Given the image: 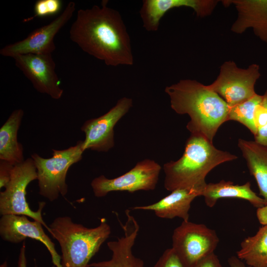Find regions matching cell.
Listing matches in <instances>:
<instances>
[{"label": "cell", "instance_id": "ba28073f", "mask_svg": "<svg viewBox=\"0 0 267 267\" xmlns=\"http://www.w3.org/2000/svg\"><path fill=\"white\" fill-rule=\"evenodd\" d=\"M259 66L252 64L240 68L234 61L224 62L216 80L208 88L218 94L229 107L242 103L255 95V85L260 78Z\"/></svg>", "mask_w": 267, "mask_h": 267}, {"label": "cell", "instance_id": "52a82bcc", "mask_svg": "<svg viewBox=\"0 0 267 267\" xmlns=\"http://www.w3.org/2000/svg\"><path fill=\"white\" fill-rule=\"evenodd\" d=\"M219 238L206 225L183 221L172 235V248L183 267H192L199 261L214 253Z\"/></svg>", "mask_w": 267, "mask_h": 267}, {"label": "cell", "instance_id": "1f68e13d", "mask_svg": "<svg viewBox=\"0 0 267 267\" xmlns=\"http://www.w3.org/2000/svg\"><path fill=\"white\" fill-rule=\"evenodd\" d=\"M35 267H38L37 265H35Z\"/></svg>", "mask_w": 267, "mask_h": 267}, {"label": "cell", "instance_id": "ac0fdd59", "mask_svg": "<svg viewBox=\"0 0 267 267\" xmlns=\"http://www.w3.org/2000/svg\"><path fill=\"white\" fill-rule=\"evenodd\" d=\"M201 196L204 197L206 205L210 208L214 207L219 199L225 198L245 200L257 208L267 205L263 198L252 190L249 181L242 185L234 184L231 181L224 180L207 183Z\"/></svg>", "mask_w": 267, "mask_h": 267}, {"label": "cell", "instance_id": "603a6c76", "mask_svg": "<svg viewBox=\"0 0 267 267\" xmlns=\"http://www.w3.org/2000/svg\"><path fill=\"white\" fill-rule=\"evenodd\" d=\"M255 123L257 132L255 141L267 146V90L262 95V98L255 112Z\"/></svg>", "mask_w": 267, "mask_h": 267}, {"label": "cell", "instance_id": "ffe728a7", "mask_svg": "<svg viewBox=\"0 0 267 267\" xmlns=\"http://www.w3.org/2000/svg\"><path fill=\"white\" fill-rule=\"evenodd\" d=\"M238 146L250 174L256 180L260 195L267 203V146L241 138L238 139Z\"/></svg>", "mask_w": 267, "mask_h": 267}, {"label": "cell", "instance_id": "7402d4cb", "mask_svg": "<svg viewBox=\"0 0 267 267\" xmlns=\"http://www.w3.org/2000/svg\"><path fill=\"white\" fill-rule=\"evenodd\" d=\"M262 98V95L256 93L242 103L229 107L228 121L233 120L239 122L249 130L255 136L257 132L255 112Z\"/></svg>", "mask_w": 267, "mask_h": 267}, {"label": "cell", "instance_id": "cb8c5ba5", "mask_svg": "<svg viewBox=\"0 0 267 267\" xmlns=\"http://www.w3.org/2000/svg\"><path fill=\"white\" fill-rule=\"evenodd\" d=\"M63 2L61 0H38L34 7V15L25 19L27 22L35 17H44L55 15L61 11Z\"/></svg>", "mask_w": 267, "mask_h": 267}, {"label": "cell", "instance_id": "4316f807", "mask_svg": "<svg viewBox=\"0 0 267 267\" xmlns=\"http://www.w3.org/2000/svg\"><path fill=\"white\" fill-rule=\"evenodd\" d=\"M192 267H223L218 256L213 253L199 261Z\"/></svg>", "mask_w": 267, "mask_h": 267}, {"label": "cell", "instance_id": "f546056e", "mask_svg": "<svg viewBox=\"0 0 267 267\" xmlns=\"http://www.w3.org/2000/svg\"><path fill=\"white\" fill-rule=\"evenodd\" d=\"M228 263L230 267H252L248 265L246 266L242 260L235 256L229 258Z\"/></svg>", "mask_w": 267, "mask_h": 267}, {"label": "cell", "instance_id": "d6986e66", "mask_svg": "<svg viewBox=\"0 0 267 267\" xmlns=\"http://www.w3.org/2000/svg\"><path fill=\"white\" fill-rule=\"evenodd\" d=\"M23 115L22 109L14 110L0 128V160L13 166L25 160L23 145L17 139Z\"/></svg>", "mask_w": 267, "mask_h": 267}, {"label": "cell", "instance_id": "5bb4252c", "mask_svg": "<svg viewBox=\"0 0 267 267\" xmlns=\"http://www.w3.org/2000/svg\"><path fill=\"white\" fill-rule=\"evenodd\" d=\"M127 220L123 224L120 223L124 235L116 240L109 241L107 245L112 252L110 260L92 263L87 267H145L142 260L134 256L132 248L139 230L135 219L127 211Z\"/></svg>", "mask_w": 267, "mask_h": 267}, {"label": "cell", "instance_id": "4fadbf2b", "mask_svg": "<svg viewBox=\"0 0 267 267\" xmlns=\"http://www.w3.org/2000/svg\"><path fill=\"white\" fill-rule=\"evenodd\" d=\"M43 224L31 221L23 215H5L0 220V235L4 241L18 243L29 238L42 243L49 251L53 265L62 267L61 256L55 250V244L45 233Z\"/></svg>", "mask_w": 267, "mask_h": 267}, {"label": "cell", "instance_id": "30bf717a", "mask_svg": "<svg viewBox=\"0 0 267 267\" xmlns=\"http://www.w3.org/2000/svg\"><path fill=\"white\" fill-rule=\"evenodd\" d=\"M75 9L74 2H68L61 13L51 22L33 31L25 39L4 46L0 50V55L13 58L27 54H51L55 49V35L71 19Z\"/></svg>", "mask_w": 267, "mask_h": 267}, {"label": "cell", "instance_id": "9c48e42d", "mask_svg": "<svg viewBox=\"0 0 267 267\" xmlns=\"http://www.w3.org/2000/svg\"><path fill=\"white\" fill-rule=\"evenodd\" d=\"M161 169L154 160L144 159L137 162L129 172L117 178L110 179L101 175L94 178L91 186L94 196L98 198L115 191L134 192L152 190L156 188Z\"/></svg>", "mask_w": 267, "mask_h": 267}, {"label": "cell", "instance_id": "2e32d148", "mask_svg": "<svg viewBox=\"0 0 267 267\" xmlns=\"http://www.w3.org/2000/svg\"><path fill=\"white\" fill-rule=\"evenodd\" d=\"M224 6L235 5L238 17L231 30L237 34L243 33L252 28L255 34L267 43V0H222Z\"/></svg>", "mask_w": 267, "mask_h": 267}, {"label": "cell", "instance_id": "4dcf8cb0", "mask_svg": "<svg viewBox=\"0 0 267 267\" xmlns=\"http://www.w3.org/2000/svg\"><path fill=\"white\" fill-rule=\"evenodd\" d=\"M0 267H7V262L5 261L2 265L0 266Z\"/></svg>", "mask_w": 267, "mask_h": 267}, {"label": "cell", "instance_id": "83f0119b", "mask_svg": "<svg viewBox=\"0 0 267 267\" xmlns=\"http://www.w3.org/2000/svg\"><path fill=\"white\" fill-rule=\"evenodd\" d=\"M256 215L259 222L262 225L267 224V205L258 208Z\"/></svg>", "mask_w": 267, "mask_h": 267}, {"label": "cell", "instance_id": "3957f363", "mask_svg": "<svg viewBox=\"0 0 267 267\" xmlns=\"http://www.w3.org/2000/svg\"><path fill=\"white\" fill-rule=\"evenodd\" d=\"M237 158L230 153L216 148L202 135L191 134L182 156L163 165L164 187L170 191L193 189L201 196L207 174L218 165Z\"/></svg>", "mask_w": 267, "mask_h": 267}, {"label": "cell", "instance_id": "7c38bea8", "mask_svg": "<svg viewBox=\"0 0 267 267\" xmlns=\"http://www.w3.org/2000/svg\"><path fill=\"white\" fill-rule=\"evenodd\" d=\"M13 59L16 66L30 81L35 89L54 99L61 98L63 90L60 86L51 54H22Z\"/></svg>", "mask_w": 267, "mask_h": 267}, {"label": "cell", "instance_id": "8992f818", "mask_svg": "<svg viewBox=\"0 0 267 267\" xmlns=\"http://www.w3.org/2000/svg\"><path fill=\"white\" fill-rule=\"evenodd\" d=\"M37 179V169L32 158L14 166L9 182L0 192V214L23 215L41 222L46 229L48 225L44 221L42 212L45 203H40L37 211L32 210L26 200L27 187Z\"/></svg>", "mask_w": 267, "mask_h": 267}, {"label": "cell", "instance_id": "9a60e30c", "mask_svg": "<svg viewBox=\"0 0 267 267\" xmlns=\"http://www.w3.org/2000/svg\"><path fill=\"white\" fill-rule=\"evenodd\" d=\"M214 0H144L139 11L143 28L147 31L158 30L161 18L169 10L180 7H190L198 17L210 15L218 2Z\"/></svg>", "mask_w": 267, "mask_h": 267}, {"label": "cell", "instance_id": "d4e9b609", "mask_svg": "<svg viewBox=\"0 0 267 267\" xmlns=\"http://www.w3.org/2000/svg\"><path fill=\"white\" fill-rule=\"evenodd\" d=\"M153 267H183L172 248L166 249Z\"/></svg>", "mask_w": 267, "mask_h": 267}, {"label": "cell", "instance_id": "277c9868", "mask_svg": "<svg viewBox=\"0 0 267 267\" xmlns=\"http://www.w3.org/2000/svg\"><path fill=\"white\" fill-rule=\"evenodd\" d=\"M47 230L59 244L62 267H87L111 233L105 218L100 220L98 226L88 228L75 223L69 217H59Z\"/></svg>", "mask_w": 267, "mask_h": 267}, {"label": "cell", "instance_id": "e0dca14e", "mask_svg": "<svg viewBox=\"0 0 267 267\" xmlns=\"http://www.w3.org/2000/svg\"><path fill=\"white\" fill-rule=\"evenodd\" d=\"M200 196V193L195 190L178 189L171 191L169 195L154 204L135 206L133 209L152 211L157 217L163 219L178 217L183 221H188L191 204Z\"/></svg>", "mask_w": 267, "mask_h": 267}, {"label": "cell", "instance_id": "8fae6325", "mask_svg": "<svg viewBox=\"0 0 267 267\" xmlns=\"http://www.w3.org/2000/svg\"><path fill=\"white\" fill-rule=\"evenodd\" d=\"M132 98L123 97L107 112L84 122L81 130L85 133L83 149L107 152L114 146V128L133 106Z\"/></svg>", "mask_w": 267, "mask_h": 267}, {"label": "cell", "instance_id": "484cf974", "mask_svg": "<svg viewBox=\"0 0 267 267\" xmlns=\"http://www.w3.org/2000/svg\"><path fill=\"white\" fill-rule=\"evenodd\" d=\"M14 166L10 163L0 160V188L5 187L9 182Z\"/></svg>", "mask_w": 267, "mask_h": 267}, {"label": "cell", "instance_id": "7a4b0ae2", "mask_svg": "<svg viewBox=\"0 0 267 267\" xmlns=\"http://www.w3.org/2000/svg\"><path fill=\"white\" fill-rule=\"evenodd\" d=\"M172 109L178 114H187L190 120L186 128L192 134L202 135L213 142L219 128L228 121L229 106L208 86L184 79L167 86Z\"/></svg>", "mask_w": 267, "mask_h": 267}, {"label": "cell", "instance_id": "6da1fadb", "mask_svg": "<svg viewBox=\"0 0 267 267\" xmlns=\"http://www.w3.org/2000/svg\"><path fill=\"white\" fill-rule=\"evenodd\" d=\"M69 35L84 52L107 66L134 63L130 37L121 15L105 2L79 9Z\"/></svg>", "mask_w": 267, "mask_h": 267}, {"label": "cell", "instance_id": "f1b7e54d", "mask_svg": "<svg viewBox=\"0 0 267 267\" xmlns=\"http://www.w3.org/2000/svg\"><path fill=\"white\" fill-rule=\"evenodd\" d=\"M25 252L26 245L25 242L24 241L20 249L18 263V267H27V260Z\"/></svg>", "mask_w": 267, "mask_h": 267}, {"label": "cell", "instance_id": "5b68a950", "mask_svg": "<svg viewBox=\"0 0 267 267\" xmlns=\"http://www.w3.org/2000/svg\"><path fill=\"white\" fill-rule=\"evenodd\" d=\"M83 140H79L74 146L62 149H52V156L44 158L33 153L37 169L39 194L51 202L68 192L66 176L70 167L81 161L85 150Z\"/></svg>", "mask_w": 267, "mask_h": 267}, {"label": "cell", "instance_id": "44dd1931", "mask_svg": "<svg viewBox=\"0 0 267 267\" xmlns=\"http://www.w3.org/2000/svg\"><path fill=\"white\" fill-rule=\"evenodd\" d=\"M237 257L252 267H267V224L241 243Z\"/></svg>", "mask_w": 267, "mask_h": 267}]
</instances>
